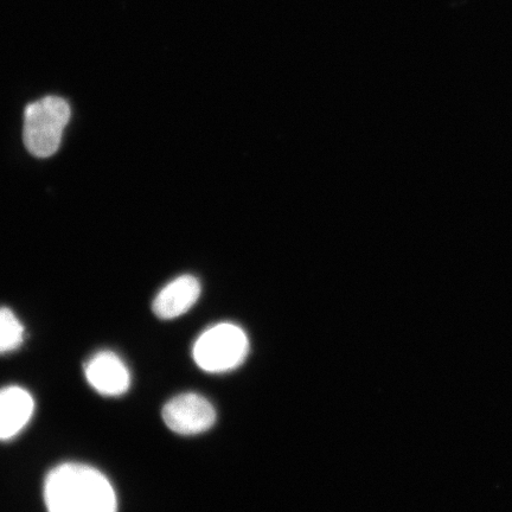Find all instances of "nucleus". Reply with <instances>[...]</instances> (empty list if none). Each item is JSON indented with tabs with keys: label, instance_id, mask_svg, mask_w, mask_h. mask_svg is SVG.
Wrapping results in <instances>:
<instances>
[{
	"label": "nucleus",
	"instance_id": "obj_1",
	"mask_svg": "<svg viewBox=\"0 0 512 512\" xmlns=\"http://www.w3.org/2000/svg\"><path fill=\"white\" fill-rule=\"evenodd\" d=\"M48 512H118L110 480L94 467L63 464L50 471L44 483Z\"/></svg>",
	"mask_w": 512,
	"mask_h": 512
},
{
	"label": "nucleus",
	"instance_id": "obj_2",
	"mask_svg": "<svg viewBox=\"0 0 512 512\" xmlns=\"http://www.w3.org/2000/svg\"><path fill=\"white\" fill-rule=\"evenodd\" d=\"M70 115L68 102L59 96H46L25 108L23 138L32 156L48 158L55 155Z\"/></svg>",
	"mask_w": 512,
	"mask_h": 512
},
{
	"label": "nucleus",
	"instance_id": "obj_3",
	"mask_svg": "<svg viewBox=\"0 0 512 512\" xmlns=\"http://www.w3.org/2000/svg\"><path fill=\"white\" fill-rule=\"evenodd\" d=\"M249 352L246 332L240 326L222 323L211 326L194 345L198 367L211 374L228 373L245 362Z\"/></svg>",
	"mask_w": 512,
	"mask_h": 512
},
{
	"label": "nucleus",
	"instance_id": "obj_4",
	"mask_svg": "<svg viewBox=\"0 0 512 512\" xmlns=\"http://www.w3.org/2000/svg\"><path fill=\"white\" fill-rule=\"evenodd\" d=\"M163 419L172 432L196 435L209 431L215 425L216 411L202 395L187 393L166 403Z\"/></svg>",
	"mask_w": 512,
	"mask_h": 512
},
{
	"label": "nucleus",
	"instance_id": "obj_5",
	"mask_svg": "<svg viewBox=\"0 0 512 512\" xmlns=\"http://www.w3.org/2000/svg\"><path fill=\"white\" fill-rule=\"evenodd\" d=\"M89 384L101 395L121 396L131 386V374L123 360L112 351H101L85 364Z\"/></svg>",
	"mask_w": 512,
	"mask_h": 512
},
{
	"label": "nucleus",
	"instance_id": "obj_6",
	"mask_svg": "<svg viewBox=\"0 0 512 512\" xmlns=\"http://www.w3.org/2000/svg\"><path fill=\"white\" fill-rule=\"evenodd\" d=\"M201 296V284L192 275H183L166 285L153 302L160 319H175L187 313Z\"/></svg>",
	"mask_w": 512,
	"mask_h": 512
},
{
	"label": "nucleus",
	"instance_id": "obj_7",
	"mask_svg": "<svg viewBox=\"0 0 512 512\" xmlns=\"http://www.w3.org/2000/svg\"><path fill=\"white\" fill-rule=\"evenodd\" d=\"M35 402L27 390L8 387L0 390V440H10L29 424Z\"/></svg>",
	"mask_w": 512,
	"mask_h": 512
},
{
	"label": "nucleus",
	"instance_id": "obj_8",
	"mask_svg": "<svg viewBox=\"0 0 512 512\" xmlns=\"http://www.w3.org/2000/svg\"><path fill=\"white\" fill-rule=\"evenodd\" d=\"M23 341L24 326L14 312L2 307L0 309V354L18 349Z\"/></svg>",
	"mask_w": 512,
	"mask_h": 512
}]
</instances>
